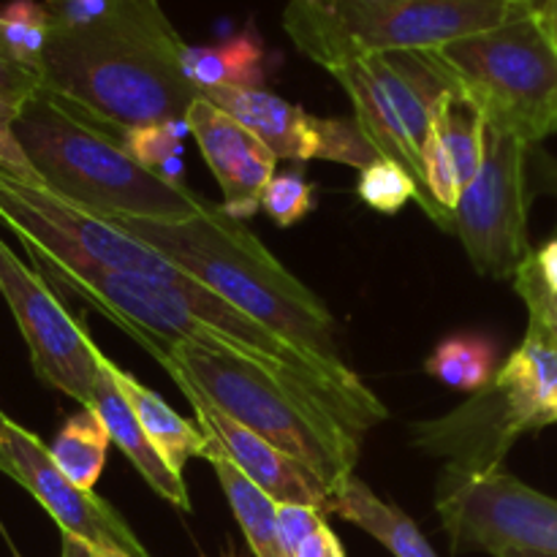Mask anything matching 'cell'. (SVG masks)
<instances>
[{"instance_id":"f1b7e54d","label":"cell","mask_w":557,"mask_h":557,"mask_svg":"<svg viewBox=\"0 0 557 557\" xmlns=\"http://www.w3.org/2000/svg\"><path fill=\"white\" fill-rule=\"evenodd\" d=\"M315 158L321 161L346 163V166L364 172L379 161V150L362 134L357 120L346 117H315Z\"/></svg>"},{"instance_id":"d590c367","label":"cell","mask_w":557,"mask_h":557,"mask_svg":"<svg viewBox=\"0 0 557 557\" xmlns=\"http://www.w3.org/2000/svg\"><path fill=\"white\" fill-rule=\"evenodd\" d=\"M112 0H49L47 11L54 27H85L101 20Z\"/></svg>"},{"instance_id":"8992f818","label":"cell","mask_w":557,"mask_h":557,"mask_svg":"<svg viewBox=\"0 0 557 557\" xmlns=\"http://www.w3.org/2000/svg\"><path fill=\"white\" fill-rule=\"evenodd\" d=\"M522 14L517 0H292L283 27L330 74L368 54L438 49Z\"/></svg>"},{"instance_id":"9c48e42d","label":"cell","mask_w":557,"mask_h":557,"mask_svg":"<svg viewBox=\"0 0 557 557\" xmlns=\"http://www.w3.org/2000/svg\"><path fill=\"white\" fill-rule=\"evenodd\" d=\"M455 549L539 553L557 557V498L517 482L506 471L468 473L446 466L435 493Z\"/></svg>"},{"instance_id":"4fadbf2b","label":"cell","mask_w":557,"mask_h":557,"mask_svg":"<svg viewBox=\"0 0 557 557\" xmlns=\"http://www.w3.org/2000/svg\"><path fill=\"white\" fill-rule=\"evenodd\" d=\"M525 433L531 430L515 400L504 384L493 379V384L476 392L457 411L413 424L411 441L430 455L446 457L449 466L460 471L484 473L500 468L506 451Z\"/></svg>"},{"instance_id":"7c38bea8","label":"cell","mask_w":557,"mask_h":557,"mask_svg":"<svg viewBox=\"0 0 557 557\" xmlns=\"http://www.w3.org/2000/svg\"><path fill=\"white\" fill-rule=\"evenodd\" d=\"M5 451L14 466V482L49 511L60 531L82 539L92 549H123L131 557H150L107 500L69 482L54 466L49 446L11 419L5 424Z\"/></svg>"},{"instance_id":"277c9868","label":"cell","mask_w":557,"mask_h":557,"mask_svg":"<svg viewBox=\"0 0 557 557\" xmlns=\"http://www.w3.org/2000/svg\"><path fill=\"white\" fill-rule=\"evenodd\" d=\"M14 131L41 183L103 221H183L201 210L194 190L139 166L120 131L44 87L20 109Z\"/></svg>"},{"instance_id":"603a6c76","label":"cell","mask_w":557,"mask_h":557,"mask_svg":"<svg viewBox=\"0 0 557 557\" xmlns=\"http://www.w3.org/2000/svg\"><path fill=\"white\" fill-rule=\"evenodd\" d=\"M183 71L199 92L218 87H261L264 49L250 30L215 47H185Z\"/></svg>"},{"instance_id":"e0dca14e","label":"cell","mask_w":557,"mask_h":557,"mask_svg":"<svg viewBox=\"0 0 557 557\" xmlns=\"http://www.w3.org/2000/svg\"><path fill=\"white\" fill-rule=\"evenodd\" d=\"M201 96L259 136L275 158L302 163L315 158V117L297 103H288L264 87H218Z\"/></svg>"},{"instance_id":"d4e9b609","label":"cell","mask_w":557,"mask_h":557,"mask_svg":"<svg viewBox=\"0 0 557 557\" xmlns=\"http://www.w3.org/2000/svg\"><path fill=\"white\" fill-rule=\"evenodd\" d=\"M428 373L460 392H482L498 375V348L490 337L455 335L446 337L433 357L428 359Z\"/></svg>"},{"instance_id":"5b68a950","label":"cell","mask_w":557,"mask_h":557,"mask_svg":"<svg viewBox=\"0 0 557 557\" xmlns=\"http://www.w3.org/2000/svg\"><path fill=\"white\" fill-rule=\"evenodd\" d=\"M150 354L169 370L174 384L194 386L212 408L310 468L335 495L354 476L362 435L288 392L259 364L190 343H161Z\"/></svg>"},{"instance_id":"484cf974","label":"cell","mask_w":557,"mask_h":557,"mask_svg":"<svg viewBox=\"0 0 557 557\" xmlns=\"http://www.w3.org/2000/svg\"><path fill=\"white\" fill-rule=\"evenodd\" d=\"M433 125L438 128L441 139L449 147V156L455 161L460 183L466 188L479 174L484 161V139H487V125L479 114H473L466 103L457 98L446 101L435 114Z\"/></svg>"},{"instance_id":"e575fe53","label":"cell","mask_w":557,"mask_h":557,"mask_svg":"<svg viewBox=\"0 0 557 557\" xmlns=\"http://www.w3.org/2000/svg\"><path fill=\"white\" fill-rule=\"evenodd\" d=\"M326 522V515L319 509H310V506H294V504H281L277 506V528H281V542L286 555L292 557L294 549L299 547L308 533H313L315 528Z\"/></svg>"},{"instance_id":"4dcf8cb0","label":"cell","mask_w":557,"mask_h":557,"mask_svg":"<svg viewBox=\"0 0 557 557\" xmlns=\"http://www.w3.org/2000/svg\"><path fill=\"white\" fill-rule=\"evenodd\" d=\"M261 210L277 226H294L313 210V185L305 180L299 169L275 174L264 188V194H261Z\"/></svg>"},{"instance_id":"bcb514c9","label":"cell","mask_w":557,"mask_h":557,"mask_svg":"<svg viewBox=\"0 0 557 557\" xmlns=\"http://www.w3.org/2000/svg\"><path fill=\"white\" fill-rule=\"evenodd\" d=\"M226 557H239V555H226Z\"/></svg>"},{"instance_id":"d6986e66","label":"cell","mask_w":557,"mask_h":557,"mask_svg":"<svg viewBox=\"0 0 557 557\" xmlns=\"http://www.w3.org/2000/svg\"><path fill=\"white\" fill-rule=\"evenodd\" d=\"M495 379L509 392L528 430L557 424V337L542 321L531 319L525 341Z\"/></svg>"},{"instance_id":"83f0119b","label":"cell","mask_w":557,"mask_h":557,"mask_svg":"<svg viewBox=\"0 0 557 557\" xmlns=\"http://www.w3.org/2000/svg\"><path fill=\"white\" fill-rule=\"evenodd\" d=\"M357 194L364 205L373 207L375 212H384V215H395L408 201H417L424 210V215L430 218V205L424 199L422 188L417 185V180L400 163L386 161V158H379L373 166L359 172Z\"/></svg>"},{"instance_id":"9a60e30c","label":"cell","mask_w":557,"mask_h":557,"mask_svg":"<svg viewBox=\"0 0 557 557\" xmlns=\"http://www.w3.org/2000/svg\"><path fill=\"white\" fill-rule=\"evenodd\" d=\"M185 123L199 141L207 166L221 183L223 210L237 221L253 215L261 207V194L275 177V152L205 96L190 103Z\"/></svg>"},{"instance_id":"6da1fadb","label":"cell","mask_w":557,"mask_h":557,"mask_svg":"<svg viewBox=\"0 0 557 557\" xmlns=\"http://www.w3.org/2000/svg\"><path fill=\"white\" fill-rule=\"evenodd\" d=\"M185 47L158 0H112L92 25H52L38 76L44 90L125 134L185 120L201 96L183 71Z\"/></svg>"},{"instance_id":"d6a6232c","label":"cell","mask_w":557,"mask_h":557,"mask_svg":"<svg viewBox=\"0 0 557 557\" xmlns=\"http://www.w3.org/2000/svg\"><path fill=\"white\" fill-rule=\"evenodd\" d=\"M16 117H20V107H11L9 101L0 98V169L5 174H11V177L25 180V183L44 185L36 169H33V163L27 161L20 139H16Z\"/></svg>"},{"instance_id":"7402d4cb","label":"cell","mask_w":557,"mask_h":557,"mask_svg":"<svg viewBox=\"0 0 557 557\" xmlns=\"http://www.w3.org/2000/svg\"><path fill=\"white\" fill-rule=\"evenodd\" d=\"M207 446L205 460L210 462L215 471L218 482H221L223 493H226L228 506H232L234 517H237L239 528L245 533L250 553L256 557H288L281 542V528H277V504L256 487L237 466L226 457V451L215 444L212 438Z\"/></svg>"},{"instance_id":"ee69618b","label":"cell","mask_w":557,"mask_h":557,"mask_svg":"<svg viewBox=\"0 0 557 557\" xmlns=\"http://www.w3.org/2000/svg\"><path fill=\"white\" fill-rule=\"evenodd\" d=\"M544 16H547L549 27H553V33H555V41H557V0H553V5H549V11Z\"/></svg>"},{"instance_id":"3957f363","label":"cell","mask_w":557,"mask_h":557,"mask_svg":"<svg viewBox=\"0 0 557 557\" xmlns=\"http://www.w3.org/2000/svg\"><path fill=\"white\" fill-rule=\"evenodd\" d=\"M109 223L166 256L185 275L205 283L228 305L313 357L343 384L364 386L343 362L335 319L326 305L297 281L250 228L228 215L223 205L205 199L201 210L183 221L117 218Z\"/></svg>"},{"instance_id":"f35d334b","label":"cell","mask_w":557,"mask_h":557,"mask_svg":"<svg viewBox=\"0 0 557 557\" xmlns=\"http://www.w3.org/2000/svg\"><path fill=\"white\" fill-rule=\"evenodd\" d=\"M533 264H536L539 277H542L544 288L549 294H557V239L544 245L542 250L533 253Z\"/></svg>"},{"instance_id":"ab89813d","label":"cell","mask_w":557,"mask_h":557,"mask_svg":"<svg viewBox=\"0 0 557 557\" xmlns=\"http://www.w3.org/2000/svg\"><path fill=\"white\" fill-rule=\"evenodd\" d=\"M517 275H520V277H525L528 283H533V286L539 288V294H542V297L547 299L549 305H555V308H557V294H549L547 288H544L542 277H539V272H536V264H533V253L528 256L525 261H522V264H520V270H517Z\"/></svg>"},{"instance_id":"b9f144b4","label":"cell","mask_w":557,"mask_h":557,"mask_svg":"<svg viewBox=\"0 0 557 557\" xmlns=\"http://www.w3.org/2000/svg\"><path fill=\"white\" fill-rule=\"evenodd\" d=\"M5 424H9V417L0 411V471L14 479V466L9 460V451H5Z\"/></svg>"},{"instance_id":"4316f807","label":"cell","mask_w":557,"mask_h":557,"mask_svg":"<svg viewBox=\"0 0 557 557\" xmlns=\"http://www.w3.org/2000/svg\"><path fill=\"white\" fill-rule=\"evenodd\" d=\"M52 33V16L47 5L36 0H11L0 9V41L9 49L11 58L38 74L44 49Z\"/></svg>"},{"instance_id":"74e56055","label":"cell","mask_w":557,"mask_h":557,"mask_svg":"<svg viewBox=\"0 0 557 557\" xmlns=\"http://www.w3.org/2000/svg\"><path fill=\"white\" fill-rule=\"evenodd\" d=\"M515 288H517V294H520V297L525 299L528 313H531V319L542 321V324L547 326V330L557 337V308H555V305H549L547 299H544L542 294H539V288L533 286V283H528L525 277L515 275Z\"/></svg>"},{"instance_id":"8fae6325","label":"cell","mask_w":557,"mask_h":557,"mask_svg":"<svg viewBox=\"0 0 557 557\" xmlns=\"http://www.w3.org/2000/svg\"><path fill=\"white\" fill-rule=\"evenodd\" d=\"M0 294L14 313L38 379L65 397L92 406L101 351L63 308L41 272L30 270L0 237Z\"/></svg>"},{"instance_id":"60d3db41","label":"cell","mask_w":557,"mask_h":557,"mask_svg":"<svg viewBox=\"0 0 557 557\" xmlns=\"http://www.w3.org/2000/svg\"><path fill=\"white\" fill-rule=\"evenodd\" d=\"M60 557H98V555L90 544H85L82 539L63 533V553H60Z\"/></svg>"},{"instance_id":"7a4b0ae2","label":"cell","mask_w":557,"mask_h":557,"mask_svg":"<svg viewBox=\"0 0 557 557\" xmlns=\"http://www.w3.org/2000/svg\"><path fill=\"white\" fill-rule=\"evenodd\" d=\"M44 277L85 299L120 330L150 351L161 343H190L207 351H223L259 364L277 384L305 403L324 408L348 430L364 435L384 422L389 411L368 386H348L313 357L294 348L256 319L239 324H210L177 297L172 283L117 272H69L52 264H36Z\"/></svg>"},{"instance_id":"8d00e7d4","label":"cell","mask_w":557,"mask_h":557,"mask_svg":"<svg viewBox=\"0 0 557 557\" xmlns=\"http://www.w3.org/2000/svg\"><path fill=\"white\" fill-rule=\"evenodd\" d=\"M292 557H346V549H343L337 533L326 522H321L313 533H308L299 542V547L294 549Z\"/></svg>"},{"instance_id":"ba28073f","label":"cell","mask_w":557,"mask_h":557,"mask_svg":"<svg viewBox=\"0 0 557 557\" xmlns=\"http://www.w3.org/2000/svg\"><path fill=\"white\" fill-rule=\"evenodd\" d=\"M0 221L20 237L36 264L69 272H117L163 283H183L185 275L166 256L147 248L114 223L82 210L47 185L16 180L0 169Z\"/></svg>"},{"instance_id":"ffe728a7","label":"cell","mask_w":557,"mask_h":557,"mask_svg":"<svg viewBox=\"0 0 557 557\" xmlns=\"http://www.w3.org/2000/svg\"><path fill=\"white\" fill-rule=\"evenodd\" d=\"M107 368L109 373H112L117 389L123 392V397L128 400V406L134 408L136 419H139L141 430H145L152 449L161 455V460L166 462L169 471L183 476V468L190 457L207 455V446H210L207 435L201 433L199 424L180 417L172 406L163 403L161 395H156L152 389L141 386L134 375L120 370L112 359H107Z\"/></svg>"},{"instance_id":"7bdbcfd3","label":"cell","mask_w":557,"mask_h":557,"mask_svg":"<svg viewBox=\"0 0 557 557\" xmlns=\"http://www.w3.org/2000/svg\"><path fill=\"white\" fill-rule=\"evenodd\" d=\"M520 5H525L528 11H533V14H547L549 5H553V0H517Z\"/></svg>"},{"instance_id":"2e32d148","label":"cell","mask_w":557,"mask_h":557,"mask_svg":"<svg viewBox=\"0 0 557 557\" xmlns=\"http://www.w3.org/2000/svg\"><path fill=\"white\" fill-rule=\"evenodd\" d=\"M362 63L397 109L413 147L424 152L435 114L446 101L457 98L449 74L441 69L430 49L368 54Z\"/></svg>"},{"instance_id":"f546056e","label":"cell","mask_w":557,"mask_h":557,"mask_svg":"<svg viewBox=\"0 0 557 557\" xmlns=\"http://www.w3.org/2000/svg\"><path fill=\"white\" fill-rule=\"evenodd\" d=\"M190 134L185 120H166L131 128L123 134V147L139 166L161 174L172 158L183 156V136Z\"/></svg>"},{"instance_id":"ac0fdd59","label":"cell","mask_w":557,"mask_h":557,"mask_svg":"<svg viewBox=\"0 0 557 557\" xmlns=\"http://www.w3.org/2000/svg\"><path fill=\"white\" fill-rule=\"evenodd\" d=\"M101 370H98L96 392H92V411L98 413V419L107 428L112 444L120 446L125 457L131 460V466L139 471V476L161 495L163 500H169L172 506H177L180 511H190L188 490H185L183 476H177L174 471H169L166 462L161 460L152 444L147 441L145 430H141L139 419H136L134 408L128 406V400L123 397V392L114 384L112 373L107 368V354L101 351Z\"/></svg>"},{"instance_id":"44dd1931","label":"cell","mask_w":557,"mask_h":557,"mask_svg":"<svg viewBox=\"0 0 557 557\" xmlns=\"http://www.w3.org/2000/svg\"><path fill=\"white\" fill-rule=\"evenodd\" d=\"M332 515L362 528L364 533H370L375 542L384 544L395 557H438L411 517L403 515L397 506L381 500L357 476L348 479L346 487L335 495Z\"/></svg>"},{"instance_id":"cb8c5ba5","label":"cell","mask_w":557,"mask_h":557,"mask_svg":"<svg viewBox=\"0 0 557 557\" xmlns=\"http://www.w3.org/2000/svg\"><path fill=\"white\" fill-rule=\"evenodd\" d=\"M112 438L92 408H82L60 428L58 438L49 446L54 466L79 490H92L107 466V451Z\"/></svg>"},{"instance_id":"836d02e7","label":"cell","mask_w":557,"mask_h":557,"mask_svg":"<svg viewBox=\"0 0 557 557\" xmlns=\"http://www.w3.org/2000/svg\"><path fill=\"white\" fill-rule=\"evenodd\" d=\"M41 87V76L27 69V65H22L20 60L11 58V52L0 41V98L9 101L11 107L22 109Z\"/></svg>"},{"instance_id":"52a82bcc","label":"cell","mask_w":557,"mask_h":557,"mask_svg":"<svg viewBox=\"0 0 557 557\" xmlns=\"http://www.w3.org/2000/svg\"><path fill=\"white\" fill-rule=\"evenodd\" d=\"M457 101L490 131L531 147L557 131V41L544 14H522L493 30L430 49Z\"/></svg>"},{"instance_id":"30bf717a","label":"cell","mask_w":557,"mask_h":557,"mask_svg":"<svg viewBox=\"0 0 557 557\" xmlns=\"http://www.w3.org/2000/svg\"><path fill=\"white\" fill-rule=\"evenodd\" d=\"M525 156L528 147L520 139L487 128L482 169L462 188L451 212V232L460 237L471 264L498 281L515 277L531 256Z\"/></svg>"},{"instance_id":"5bb4252c","label":"cell","mask_w":557,"mask_h":557,"mask_svg":"<svg viewBox=\"0 0 557 557\" xmlns=\"http://www.w3.org/2000/svg\"><path fill=\"white\" fill-rule=\"evenodd\" d=\"M177 386L183 389V395L188 397L190 406H194L196 424L201 428V433H205L207 438L215 441V444L226 451L228 460H232L256 487L264 490L277 506H310V509L332 515L335 493H332L310 468H305L302 462H297L294 457L283 455V451L277 449V446H272L270 441L250 433L248 428H243L239 422L228 419L226 413L218 411V408H212L205 397H199V392H196L194 386Z\"/></svg>"},{"instance_id":"1f68e13d","label":"cell","mask_w":557,"mask_h":557,"mask_svg":"<svg viewBox=\"0 0 557 557\" xmlns=\"http://www.w3.org/2000/svg\"><path fill=\"white\" fill-rule=\"evenodd\" d=\"M424 161V183H428L430 196H433L435 205L446 212H455L457 201L462 196V183L460 174H457L455 161L449 156V147L441 139L438 128H430L428 145H424L422 152Z\"/></svg>"},{"instance_id":"f6af8a7d","label":"cell","mask_w":557,"mask_h":557,"mask_svg":"<svg viewBox=\"0 0 557 557\" xmlns=\"http://www.w3.org/2000/svg\"><path fill=\"white\" fill-rule=\"evenodd\" d=\"M96 555L98 557H131V555H125L123 549H96Z\"/></svg>"}]
</instances>
